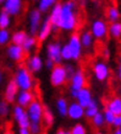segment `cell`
I'll return each instance as SVG.
<instances>
[{
  "label": "cell",
  "mask_w": 121,
  "mask_h": 134,
  "mask_svg": "<svg viewBox=\"0 0 121 134\" xmlns=\"http://www.w3.org/2000/svg\"><path fill=\"white\" fill-rule=\"evenodd\" d=\"M77 24H78V19L76 15V4L73 1H67L65 4H61V14L58 27L65 31H72L77 27Z\"/></svg>",
  "instance_id": "1"
},
{
  "label": "cell",
  "mask_w": 121,
  "mask_h": 134,
  "mask_svg": "<svg viewBox=\"0 0 121 134\" xmlns=\"http://www.w3.org/2000/svg\"><path fill=\"white\" fill-rule=\"evenodd\" d=\"M14 80L16 82V85L18 86V89H21L22 91H31L34 85L32 74L29 73V70L26 66H20L17 69Z\"/></svg>",
  "instance_id": "2"
},
{
  "label": "cell",
  "mask_w": 121,
  "mask_h": 134,
  "mask_svg": "<svg viewBox=\"0 0 121 134\" xmlns=\"http://www.w3.org/2000/svg\"><path fill=\"white\" fill-rule=\"evenodd\" d=\"M86 84H87V79H86L83 70H76V73L71 77V86H70L71 96L76 98L78 91L82 90L83 87H86Z\"/></svg>",
  "instance_id": "3"
},
{
  "label": "cell",
  "mask_w": 121,
  "mask_h": 134,
  "mask_svg": "<svg viewBox=\"0 0 121 134\" xmlns=\"http://www.w3.org/2000/svg\"><path fill=\"white\" fill-rule=\"evenodd\" d=\"M108 27L109 25L106 24V21L103 19H97L91 24V31L93 38L97 40H104L105 37L108 36Z\"/></svg>",
  "instance_id": "4"
},
{
  "label": "cell",
  "mask_w": 121,
  "mask_h": 134,
  "mask_svg": "<svg viewBox=\"0 0 121 134\" xmlns=\"http://www.w3.org/2000/svg\"><path fill=\"white\" fill-rule=\"evenodd\" d=\"M67 80V75H66V70L65 66L61 64L54 65L50 74V82L53 86H61L64 85Z\"/></svg>",
  "instance_id": "5"
},
{
  "label": "cell",
  "mask_w": 121,
  "mask_h": 134,
  "mask_svg": "<svg viewBox=\"0 0 121 134\" xmlns=\"http://www.w3.org/2000/svg\"><path fill=\"white\" fill-rule=\"evenodd\" d=\"M93 74L97 80L105 81L110 76V68L104 60H98L93 64Z\"/></svg>",
  "instance_id": "6"
},
{
  "label": "cell",
  "mask_w": 121,
  "mask_h": 134,
  "mask_svg": "<svg viewBox=\"0 0 121 134\" xmlns=\"http://www.w3.org/2000/svg\"><path fill=\"white\" fill-rule=\"evenodd\" d=\"M27 116L29 118V122H34V123H40L42 121V116H43V106L38 100H34V101L31 103V105L27 107Z\"/></svg>",
  "instance_id": "7"
},
{
  "label": "cell",
  "mask_w": 121,
  "mask_h": 134,
  "mask_svg": "<svg viewBox=\"0 0 121 134\" xmlns=\"http://www.w3.org/2000/svg\"><path fill=\"white\" fill-rule=\"evenodd\" d=\"M71 52V59L73 60H78L82 55V44L80 41V35L78 33H72L67 43Z\"/></svg>",
  "instance_id": "8"
},
{
  "label": "cell",
  "mask_w": 121,
  "mask_h": 134,
  "mask_svg": "<svg viewBox=\"0 0 121 134\" xmlns=\"http://www.w3.org/2000/svg\"><path fill=\"white\" fill-rule=\"evenodd\" d=\"M14 118L18 123L20 128H29L31 122H29L27 112H26V110H24L23 107H21L18 105L14 107Z\"/></svg>",
  "instance_id": "9"
},
{
  "label": "cell",
  "mask_w": 121,
  "mask_h": 134,
  "mask_svg": "<svg viewBox=\"0 0 121 134\" xmlns=\"http://www.w3.org/2000/svg\"><path fill=\"white\" fill-rule=\"evenodd\" d=\"M47 52H48V59L54 63L55 65L61 63V46L58 42H53L47 47Z\"/></svg>",
  "instance_id": "10"
},
{
  "label": "cell",
  "mask_w": 121,
  "mask_h": 134,
  "mask_svg": "<svg viewBox=\"0 0 121 134\" xmlns=\"http://www.w3.org/2000/svg\"><path fill=\"white\" fill-rule=\"evenodd\" d=\"M8 57L10 59L15 62H23L24 57H26V53H24L23 48L21 46H16V44H11L8 47Z\"/></svg>",
  "instance_id": "11"
},
{
  "label": "cell",
  "mask_w": 121,
  "mask_h": 134,
  "mask_svg": "<svg viewBox=\"0 0 121 134\" xmlns=\"http://www.w3.org/2000/svg\"><path fill=\"white\" fill-rule=\"evenodd\" d=\"M23 3L21 0H6L4 4V10L9 15H18L22 10Z\"/></svg>",
  "instance_id": "12"
},
{
  "label": "cell",
  "mask_w": 121,
  "mask_h": 134,
  "mask_svg": "<svg viewBox=\"0 0 121 134\" xmlns=\"http://www.w3.org/2000/svg\"><path fill=\"white\" fill-rule=\"evenodd\" d=\"M105 110L110 111L115 116L121 114V96H113L111 98L108 100L105 105Z\"/></svg>",
  "instance_id": "13"
},
{
  "label": "cell",
  "mask_w": 121,
  "mask_h": 134,
  "mask_svg": "<svg viewBox=\"0 0 121 134\" xmlns=\"http://www.w3.org/2000/svg\"><path fill=\"white\" fill-rule=\"evenodd\" d=\"M76 100H77V103H78L80 106H82L83 108L87 107L89 102L93 100V96H92L91 90H89L87 86L83 87L82 90H80L78 93H77V96H76Z\"/></svg>",
  "instance_id": "14"
},
{
  "label": "cell",
  "mask_w": 121,
  "mask_h": 134,
  "mask_svg": "<svg viewBox=\"0 0 121 134\" xmlns=\"http://www.w3.org/2000/svg\"><path fill=\"white\" fill-rule=\"evenodd\" d=\"M17 105L21 107H28L33 101H34V95L32 91H21L17 93Z\"/></svg>",
  "instance_id": "15"
},
{
  "label": "cell",
  "mask_w": 121,
  "mask_h": 134,
  "mask_svg": "<svg viewBox=\"0 0 121 134\" xmlns=\"http://www.w3.org/2000/svg\"><path fill=\"white\" fill-rule=\"evenodd\" d=\"M105 16H106V20L109 21L110 24L120 21V19H121L120 8L117 5H110V6H108L106 10H105Z\"/></svg>",
  "instance_id": "16"
},
{
  "label": "cell",
  "mask_w": 121,
  "mask_h": 134,
  "mask_svg": "<svg viewBox=\"0 0 121 134\" xmlns=\"http://www.w3.org/2000/svg\"><path fill=\"white\" fill-rule=\"evenodd\" d=\"M17 93H18V86L16 85L15 80L9 81V84L6 85V89H5V101L8 103L14 102L15 98L17 97Z\"/></svg>",
  "instance_id": "17"
},
{
  "label": "cell",
  "mask_w": 121,
  "mask_h": 134,
  "mask_svg": "<svg viewBox=\"0 0 121 134\" xmlns=\"http://www.w3.org/2000/svg\"><path fill=\"white\" fill-rule=\"evenodd\" d=\"M67 114H69L70 118L72 119H81V118L85 116V108L80 106L77 102H72L69 105V108H67Z\"/></svg>",
  "instance_id": "18"
},
{
  "label": "cell",
  "mask_w": 121,
  "mask_h": 134,
  "mask_svg": "<svg viewBox=\"0 0 121 134\" xmlns=\"http://www.w3.org/2000/svg\"><path fill=\"white\" fill-rule=\"evenodd\" d=\"M40 19H42V15L40 12L34 9L32 11L29 12V30H31V33H37L38 32V29H39V22H40Z\"/></svg>",
  "instance_id": "19"
},
{
  "label": "cell",
  "mask_w": 121,
  "mask_h": 134,
  "mask_svg": "<svg viewBox=\"0 0 121 134\" xmlns=\"http://www.w3.org/2000/svg\"><path fill=\"white\" fill-rule=\"evenodd\" d=\"M60 14H61V4H54V6L52 8L50 11V16H49V21L52 24L53 30L59 29V20H60Z\"/></svg>",
  "instance_id": "20"
},
{
  "label": "cell",
  "mask_w": 121,
  "mask_h": 134,
  "mask_svg": "<svg viewBox=\"0 0 121 134\" xmlns=\"http://www.w3.org/2000/svg\"><path fill=\"white\" fill-rule=\"evenodd\" d=\"M53 31V27H52V24H50V21H49V17L45 19V21L40 26V29L38 30V40L39 41H44L49 37V35L52 33Z\"/></svg>",
  "instance_id": "21"
},
{
  "label": "cell",
  "mask_w": 121,
  "mask_h": 134,
  "mask_svg": "<svg viewBox=\"0 0 121 134\" xmlns=\"http://www.w3.org/2000/svg\"><path fill=\"white\" fill-rule=\"evenodd\" d=\"M42 66H43V60H42V58L39 55H32V57L29 58L28 60H27V69L29 71H33V73H36V71H39L42 69Z\"/></svg>",
  "instance_id": "22"
},
{
  "label": "cell",
  "mask_w": 121,
  "mask_h": 134,
  "mask_svg": "<svg viewBox=\"0 0 121 134\" xmlns=\"http://www.w3.org/2000/svg\"><path fill=\"white\" fill-rule=\"evenodd\" d=\"M98 112H99V106H98L97 101L93 98L92 101L88 103V106L85 107V116L87 118H91V119H92Z\"/></svg>",
  "instance_id": "23"
},
{
  "label": "cell",
  "mask_w": 121,
  "mask_h": 134,
  "mask_svg": "<svg viewBox=\"0 0 121 134\" xmlns=\"http://www.w3.org/2000/svg\"><path fill=\"white\" fill-rule=\"evenodd\" d=\"M80 41L82 47H86V48H89L92 47L93 42H94V38H93L92 33L89 31H83V32L80 35Z\"/></svg>",
  "instance_id": "24"
},
{
  "label": "cell",
  "mask_w": 121,
  "mask_h": 134,
  "mask_svg": "<svg viewBox=\"0 0 121 134\" xmlns=\"http://www.w3.org/2000/svg\"><path fill=\"white\" fill-rule=\"evenodd\" d=\"M108 35H110L113 38H121V21H117V22L109 25Z\"/></svg>",
  "instance_id": "25"
},
{
  "label": "cell",
  "mask_w": 121,
  "mask_h": 134,
  "mask_svg": "<svg viewBox=\"0 0 121 134\" xmlns=\"http://www.w3.org/2000/svg\"><path fill=\"white\" fill-rule=\"evenodd\" d=\"M27 33L24 32V31H17L12 35L11 37V41H12V44H16V46H21L24 43V41L27 40Z\"/></svg>",
  "instance_id": "26"
},
{
  "label": "cell",
  "mask_w": 121,
  "mask_h": 134,
  "mask_svg": "<svg viewBox=\"0 0 121 134\" xmlns=\"http://www.w3.org/2000/svg\"><path fill=\"white\" fill-rule=\"evenodd\" d=\"M56 108H58V111H59V113H60L61 116H66V114H67V108H69L67 101H66L64 97L58 98V101H56Z\"/></svg>",
  "instance_id": "27"
},
{
  "label": "cell",
  "mask_w": 121,
  "mask_h": 134,
  "mask_svg": "<svg viewBox=\"0 0 121 134\" xmlns=\"http://www.w3.org/2000/svg\"><path fill=\"white\" fill-rule=\"evenodd\" d=\"M42 119L45 122L47 126H52L53 122H54V116H53L52 111L49 110L48 107H43V116H42Z\"/></svg>",
  "instance_id": "28"
},
{
  "label": "cell",
  "mask_w": 121,
  "mask_h": 134,
  "mask_svg": "<svg viewBox=\"0 0 121 134\" xmlns=\"http://www.w3.org/2000/svg\"><path fill=\"white\" fill-rule=\"evenodd\" d=\"M55 4L54 0H40L38 3V11L39 12H45L47 10H49V8H53Z\"/></svg>",
  "instance_id": "29"
},
{
  "label": "cell",
  "mask_w": 121,
  "mask_h": 134,
  "mask_svg": "<svg viewBox=\"0 0 121 134\" xmlns=\"http://www.w3.org/2000/svg\"><path fill=\"white\" fill-rule=\"evenodd\" d=\"M36 44H37V40L34 38V37H27V40H26L24 43L22 44V48H23L24 53H28L34 48V46Z\"/></svg>",
  "instance_id": "30"
},
{
  "label": "cell",
  "mask_w": 121,
  "mask_h": 134,
  "mask_svg": "<svg viewBox=\"0 0 121 134\" xmlns=\"http://www.w3.org/2000/svg\"><path fill=\"white\" fill-rule=\"evenodd\" d=\"M9 25H10V15L5 11H1L0 12V30H6Z\"/></svg>",
  "instance_id": "31"
},
{
  "label": "cell",
  "mask_w": 121,
  "mask_h": 134,
  "mask_svg": "<svg viewBox=\"0 0 121 134\" xmlns=\"http://www.w3.org/2000/svg\"><path fill=\"white\" fill-rule=\"evenodd\" d=\"M92 123L94 127H97V128H100L105 124L104 122V116H103V112H98L94 117L92 118Z\"/></svg>",
  "instance_id": "32"
},
{
  "label": "cell",
  "mask_w": 121,
  "mask_h": 134,
  "mask_svg": "<svg viewBox=\"0 0 121 134\" xmlns=\"http://www.w3.org/2000/svg\"><path fill=\"white\" fill-rule=\"evenodd\" d=\"M70 134H87V129H86V127L83 126V124L77 123V124H75V126L71 128Z\"/></svg>",
  "instance_id": "33"
},
{
  "label": "cell",
  "mask_w": 121,
  "mask_h": 134,
  "mask_svg": "<svg viewBox=\"0 0 121 134\" xmlns=\"http://www.w3.org/2000/svg\"><path fill=\"white\" fill-rule=\"evenodd\" d=\"M103 116H104V122L105 123H108V124H110V126H113L114 124V121H115V114H113L110 111L108 110H105L104 111V113H103Z\"/></svg>",
  "instance_id": "34"
},
{
  "label": "cell",
  "mask_w": 121,
  "mask_h": 134,
  "mask_svg": "<svg viewBox=\"0 0 121 134\" xmlns=\"http://www.w3.org/2000/svg\"><path fill=\"white\" fill-rule=\"evenodd\" d=\"M10 40V33L8 30H0V46L6 44Z\"/></svg>",
  "instance_id": "35"
},
{
  "label": "cell",
  "mask_w": 121,
  "mask_h": 134,
  "mask_svg": "<svg viewBox=\"0 0 121 134\" xmlns=\"http://www.w3.org/2000/svg\"><path fill=\"white\" fill-rule=\"evenodd\" d=\"M61 59H64V60H70L71 59V52H70V48L67 44L61 47Z\"/></svg>",
  "instance_id": "36"
},
{
  "label": "cell",
  "mask_w": 121,
  "mask_h": 134,
  "mask_svg": "<svg viewBox=\"0 0 121 134\" xmlns=\"http://www.w3.org/2000/svg\"><path fill=\"white\" fill-rule=\"evenodd\" d=\"M9 113V103L6 101L0 102V117H5Z\"/></svg>",
  "instance_id": "37"
},
{
  "label": "cell",
  "mask_w": 121,
  "mask_h": 134,
  "mask_svg": "<svg viewBox=\"0 0 121 134\" xmlns=\"http://www.w3.org/2000/svg\"><path fill=\"white\" fill-rule=\"evenodd\" d=\"M29 132L31 134H38L40 133V129H42V127H40V123H34V122H31L29 124Z\"/></svg>",
  "instance_id": "38"
},
{
  "label": "cell",
  "mask_w": 121,
  "mask_h": 134,
  "mask_svg": "<svg viewBox=\"0 0 121 134\" xmlns=\"http://www.w3.org/2000/svg\"><path fill=\"white\" fill-rule=\"evenodd\" d=\"M65 70H66V75H67V79H71L73 76V74L76 73V70L71 64L65 65Z\"/></svg>",
  "instance_id": "39"
},
{
  "label": "cell",
  "mask_w": 121,
  "mask_h": 134,
  "mask_svg": "<svg viewBox=\"0 0 121 134\" xmlns=\"http://www.w3.org/2000/svg\"><path fill=\"white\" fill-rule=\"evenodd\" d=\"M113 126L116 127V129H120L121 130V114L120 116H116L115 117V121H114V124Z\"/></svg>",
  "instance_id": "40"
},
{
  "label": "cell",
  "mask_w": 121,
  "mask_h": 134,
  "mask_svg": "<svg viewBox=\"0 0 121 134\" xmlns=\"http://www.w3.org/2000/svg\"><path fill=\"white\" fill-rule=\"evenodd\" d=\"M117 77H119V80L121 81V58L119 59V64H117Z\"/></svg>",
  "instance_id": "41"
},
{
  "label": "cell",
  "mask_w": 121,
  "mask_h": 134,
  "mask_svg": "<svg viewBox=\"0 0 121 134\" xmlns=\"http://www.w3.org/2000/svg\"><path fill=\"white\" fill-rule=\"evenodd\" d=\"M20 134H31L28 128H20Z\"/></svg>",
  "instance_id": "42"
},
{
  "label": "cell",
  "mask_w": 121,
  "mask_h": 134,
  "mask_svg": "<svg viewBox=\"0 0 121 134\" xmlns=\"http://www.w3.org/2000/svg\"><path fill=\"white\" fill-rule=\"evenodd\" d=\"M45 65H47L48 68H52V69H53V66H54L55 64H54V63H53L50 59H47V62H45Z\"/></svg>",
  "instance_id": "43"
},
{
  "label": "cell",
  "mask_w": 121,
  "mask_h": 134,
  "mask_svg": "<svg viewBox=\"0 0 121 134\" xmlns=\"http://www.w3.org/2000/svg\"><path fill=\"white\" fill-rule=\"evenodd\" d=\"M103 55H104L105 58L109 57V49H108V48H104V51H103Z\"/></svg>",
  "instance_id": "44"
},
{
  "label": "cell",
  "mask_w": 121,
  "mask_h": 134,
  "mask_svg": "<svg viewBox=\"0 0 121 134\" xmlns=\"http://www.w3.org/2000/svg\"><path fill=\"white\" fill-rule=\"evenodd\" d=\"M56 134H70V132H65V130L60 129V130H58V133Z\"/></svg>",
  "instance_id": "45"
},
{
  "label": "cell",
  "mask_w": 121,
  "mask_h": 134,
  "mask_svg": "<svg viewBox=\"0 0 121 134\" xmlns=\"http://www.w3.org/2000/svg\"><path fill=\"white\" fill-rule=\"evenodd\" d=\"M4 134H14V132H12L11 129H6L5 130V133Z\"/></svg>",
  "instance_id": "46"
},
{
  "label": "cell",
  "mask_w": 121,
  "mask_h": 134,
  "mask_svg": "<svg viewBox=\"0 0 121 134\" xmlns=\"http://www.w3.org/2000/svg\"><path fill=\"white\" fill-rule=\"evenodd\" d=\"M111 134H121V130H120V129H115Z\"/></svg>",
  "instance_id": "47"
},
{
  "label": "cell",
  "mask_w": 121,
  "mask_h": 134,
  "mask_svg": "<svg viewBox=\"0 0 121 134\" xmlns=\"http://www.w3.org/2000/svg\"><path fill=\"white\" fill-rule=\"evenodd\" d=\"M1 80H3V73H1V70H0V82H1Z\"/></svg>",
  "instance_id": "48"
},
{
  "label": "cell",
  "mask_w": 121,
  "mask_h": 134,
  "mask_svg": "<svg viewBox=\"0 0 121 134\" xmlns=\"http://www.w3.org/2000/svg\"><path fill=\"white\" fill-rule=\"evenodd\" d=\"M95 134H105L104 132H95Z\"/></svg>",
  "instance_id": "49"
}]
</instances>
